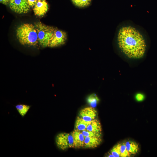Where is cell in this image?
<instances>
[{
	"label": "cell",
	"mask_w": 157,
	"mask_h": 157,
	"mask_svg": "<svg viewBox=\"0 0 157 157\" xmlns=\"http://www.w3.org/2000/svg\"><path fill=\"white\" fill-rule=\"evenodd\" d=\"M119 47L128 57L139 58L146 50L145 40L141 34L135 28L124 27L119 30L117 36Z\"/></svg>",
	"instance_id": "obj_1"
},
{
	"label": "cell",
	"mask_w": 157,
	"mask_h": 157,
	"mask_svg": "<svg viewBox=\"0 0 157 157\" xmlns=\"http://www.w3.org/2000/svg\"><path fill=\"white\" fill-rule=\"evenodd\" d=\"M16 33L17 39L22 45L35 46L38 43L37 32L32 24L20 25L17 28Z\"/></svg>",
	"instance_id": "obj_2"
},
{
	"label": "cell",
	"mask_w": 157,
	"mask_h": 157,
	"mask_svg": "<svg viewBox=\"0 0 157 157\" xmlns=\"http://www.w3.org/2000/svg\"><path fill=\"white\" fill-rule=\"evenodd\" d=\"M38 38V43L42 47H49L56 28L46 25L41 22L35 24Z\"/></svg>",
	"instance_id": "obj_3"
},
{
	"label": "cell",
	"mask_w": 157,
	"mask_h": 157,
	"mask_svg": "<svg viewBox=\"0 0 157 157\" xmlns=\"http://www.w3.org/2000/svg\"><path fill=\"white\" fill-rule=\"evenodd\" d=\"M55 142L57 147L62 150L74 148V140L71 133H59L56 137Z\"/></svg>",
	"instance_id": "obj_4"
},
{
	"label": "cell",
	"mask_w": 157,
	"mask_h": 157,
	"mask_svg": "<svg viewBox=\"0 0 157 157\" xmlns=\"http://www.w3.org/2000/svg\"><path fill=\"white\" fill-rule=\"evenodd\" d=\"M9 5L11 10L19 14L26 13L30 9L27 0H10Z\"/></svg>",
	"instance_id": "obj_5"
},
{
	"label": "cell",
	"mask_w": 157,
	"mask_h": 157,
	"mask_svg": "<svg viewBox=\"0 0 157 157\" xmlns=\"http://www.w3.org/2000/svg\"><path fill=\"white\" fill-rule=\"evenodd\" d=\"M67 39L66 33L56 28L52 39L48 47H55L60 46L65 44Z\"/></svg>",
	"instance_id": "obj_6"
},
{
	"label": "cell",
	"mask_w": 157,
	"mask_h": 157,
	"mask_svg": "<svg viewBox=\"0 0 157 157\" xmlns=\"http://www.w3.org/2000/svg\"><path fill=\"white\" fill-rule=\"evenodd\" d=\"M97 112L94 108L89 107L81 110L79 113V116L85 121L90 122L97 119Z\"/></svg>",
	"instance_id": "obj_7"
},
{
	"label": "cell",
	"mask_w": 157,
	"mask_h": 157,
	"mask_svg": "<svg viewBox=\"0 0 157 157\" xmlns=\"http://www.w3.org/2000/svg\"><path fill=\"white\" fill-rule=\"evenodd\" d=\"M48 9V6L45 0H38L34 7L33 10L36 15L41 16L45 14Z\"/></svg>",
	"instance_id": "obj_8"
},
{
	"label": "cell",
	"mask_w": 157,
	"mask_h": 157,
	"mask_svg": "<svg viewBox=\"0 0 157 157\" xmlns=\"http://www.w3.org/2000/svg\"><path fill=\"white\" fill-rule=\"evenodd\" d=\"M102 141L101 137H85L83 148H95L100 144Z\"/></svg>",
	"instance_id": "obj_9"
},
{
	"label": "cell",
	"mask_w": 157,
	"mask_h": 157,
	"mask_svg": "<svg viewBox=\"0 0 157 157\" xmlns=\"http://www.w3.org/2000/svg\"><path fill=\"white\" fill-rule=\"evenodd\" d=\"M71 133L74 140V148H83L85 137L81 131L74 130Z\"/></svg>",
	"instance_id": "obj_10"
},
{
	"label": "cell",
	"mask_w": 157,
	"mask_h": 157,
	"mask_svg": "<svg viewBox=\"0 0 157 157\" xmlns=\"http://www.w3.org/2000/svg\"><path fill=\"white\" fill-rule=\"evenodd\" d=\"M125 142L127 150L132 156L136 155L139 152V147L137 142L131 140Z\"/></svg>",
	"instance_id": "obj_11"
},
{
	"label": "cell",
	"mask_w": 157,
	"mask_h": 157,
	"mask_svg": "<svg viewBox=\"0 0 157 157\" xmlns=\"http://www.w3.org/2000/svg\"><path fill=\"white\" fill-rule=\"evenodd\" d=\"M86 129L94 132H101L102 127L100 121L97 119L90 121Z\"/></svg>",
	"instance_id": "obj_12"
},
{
	"label": "cell",
	"mask_w": 157,
	"mask_h": 157,
	"mask_svg": "<svg viewBox=\"0 0 157 157\" xmlns=\"http://www.w3.org/2000/svg\"><path fill=\"white\" fill-rule=\"evenodd\" d=\"M90 122L86 121L79 116L77 117L75 122L74 130L81 131L86 129Z\"/></svg>",
	"instance_id": "obj_13"
},
{
	"label": "cell",
	"mask_w": 157,
	"mask_h": 157,
	"mask_svg": "<svg viewBox=\"0 0 157 157\" xmlns=\"http://www.w3.org/2000/svg\"><path fill=\"white\" fill-rule=\"evenodd\" d=\"M30 107V106L23 104H18L15 106L17 110L22 117L26 115Z\"/></svg>",
	"instance_id": "obj_14"
},
{
	"label": "cell",
	"mask_w": 157,
	"mask_h": 157,
	"mask_svg": "<svg viewBox=\"0 0 157 157\" xmlns=\"http://www.w3.org/2000/svg\"><path fill=\"white\" fill-rule=\"evenodd\" d=\"M99 101L97 96L93 94L90 95L88 98V102L91 107L94 108L97 104Z\"/></svg>",
	"instance_id": "obj_15"
},
{
	"label": "cell",
	"mask_w": 157,
	"mask_h": 157,
	"mask_svg": "<svg viewBox=\"0 0 157 157\" xmlns=\"http://www.w3.org/2000/svg\"><path fill=\"white\" fill-rule=\"evenodd\" d=\"M73 3L76 6L80 8H83L88 6L92 0H71Z\"/></svg>",
	"instance_id": "obj_16"
},
{
	"label": "cell",
	"mask_w": 157,
	"mask_h": 157,
	"mask_svg": "<svg viewBox=\"0 0 157 157\" xmlns=\"http://www.w3.org/2000/svg\"><path fill=\"white\" fill-rule=\"evenodd\" d=\"M108 154L112 155L113 157H121L120 143L115 145Z\"/></svg>",
	"instance_id": "obj_17"
},
{
	"label": "cell",
	"mask_w": 157,
	"mask_h": 157,
	"mask_svg": "<svg viewBox=\"0 0 157 157\" xmlns=\"http://www.w3.org/2000/svg\"><path fill=\"white\" fill-rule=\"evenodd\" d=\"M120 147L121 157H129L132 156L127 150L125 142L120 143Z\"/></svg>",
	"instance_id": "obj_18"
},
{
	"label": "cell",
	"mask_w": 157,
	"mask_h": 157,
	"mask_svg": "<svg viewBox=\"0 0 157 157\" xmlns=\"http://www.w3.org/2000/svg\"><path fill=\"white\" fill-rule=\"evenodd\" d=\"M84 136L86 137H101V132H97L91 131L86 129L81 131Z\"/></svg>",
	"instance_id": "obj_19"
},
{
	"label": "cell",
	"mask_w": 157,
	"mask_h": 157,
	"mask_svg": "<svg viewBox=\"0 0 157 157\" xmlns=\"http://www.w3.org/2000/svg\"><path fill=\"white\" fill-rule=\"evenodd\" d=\"M136 99L138 101H143L144 98V96L141 93L137 94L135 97Z\"/></svg>",
	"instance_id": "obj_20"
},
{
	"label": "cell",
	"mask_w": 157,
	"mask_h": 157,
	"mask_svg": "<svg viewBox=\"0 0 157 157\" xmlns=\"http://www.w3.org/2000/svg\"><path fill=\"white\" fill-rule=\"evenodd\" d=\"M38 0H27L28 3L30 7H34Z\"/></svg>",
	"instance_id": "obj_21"
},
{
	"label": "cell",
	"mask_w": 157,
	"mask_h": 157,
	"mask_svg": "<svg viewBox=\"0 0 157 157\" xmlns=\"http://www.w3.org/2000/svg\"><path fill=\"white\" fill-rule=\"evenodd\" d=\"M10 0H0L1 3L7 5L9 3Z\"/></svg>",
	"instance_id": "obj_22"
}]
</instances>
